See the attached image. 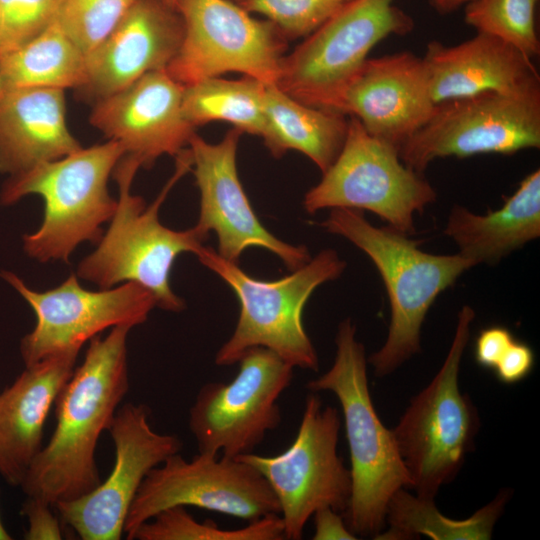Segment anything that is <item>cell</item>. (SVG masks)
Returning a JSON list of instances; mask_svg holds the SVG:
<instances>
[{
  "instance_id": "1",
  "label": "cell",
  "mask_w": 540,
  "mask_h": 540,
  "mask_svg": "<svg viewBox=\"0 0 540 540\" xmlns=\"http://www.w3.org/2000/svg\"><path fill=\"white\" fill-rule=\"evenodd\" d=\"M119 325L89 340L84 361L74 369L56 402V426L31 464L22 491L53 507L88 494L101 478L95 451L129 390L127 338Z\"/></svg>"
},
{
  "instance_id": "2",
  "label": "cell",
  "mask_w": 540,
  "mask_h": 540,
  "mask_svg": "<svg viewBox=\"0 0 540 540\" xmlns=\"http://www.w3.org/2000/svg\"><path fill=\"white\" fill-rule=\"evenodd\" d=\"M175 158L173 175L150 205L131 193L141 162L126 154L119 160L112 173L119 190L116 210L97 248L79 263L78 278L100 289L135 282L152 293L157 307L171 312L184 310V300L170 287V272L180 254L191 252L195 255L209 234L196 225L186 230H173L159 220V209L168 193L192 169L188 147Z\"/></svg>"
},
{
  "instance_id": "3",
  "label": "cell",
  "mask_w": 540,
  "mask_h": 540,
  "mask_svg": "<svg viewBox=\"0 0 540 540\" xmlns=\"http://www.w3.org/2000/svg\"><path fill=\"white\" fill-rule=\"evenodd\" d=\"M319 226L363 251L381 275L389 299L390 324L384 344L367 362L375 376L385 377L421 351V328L430 307L474 266L459 253L425 252L420 249L421 241L388 226L372 225L363 211L330 209Z\"/></svg>"
},
{
  "instance_id": "4",
  "label": "cell",
  "mask_w": 540,
  "mask_h": 540,
  "mask_svg": "<svg viewBox=\"0 0 540 540\" xmlns=\"http://www.w3.org/2000/svg\"><path fill=\"white\" fill-rule=\"evenodd\" d=\"M335 345L329 370L308 381L306 388L315 393L329 391L341 405L352 481L343 517L356 537L374 539L385 528L391 497L401 488L410 489L411 483L393 432L384 426L373 405L365 348L357 340L350 318L338 325Z\"/></svg>"
},
{
  "instance_id": "5",
  "label": "cell",
  "mask_w": 540,
  "mask_h": 540,
  "mask_svg": "<svg viewBox=\"0 0 540 540\" xmlns=\"http://www.w3.org/2000/svg\"><path fill=\"white\" fill-rule=\"evenodd\" d=\"M124 155L120 143L108 140L8 177L0 190L1 205H13L30 194L44 201L40 227L23 236L29 257L68 263L79 244L99 242L102 225L117 206L109 194V176Z\"/></svg>"
},
{
  "instance_id": "6",
  "label": "cell",
  "mask_w": 540,
  "mask_h": 540,
  "mask_svg": "<svg viewBox=\"0 0 540 540\" xmlns=\"http://www.w3.org/2000/svg\"><path fill=\"white\" fill-rule=\"evenodd\" d=\"M195 255L228 284L240 304L235 329L215 355L216 365L236 364L249 349L264 347L294 368L318 371L319 358L305 330L303 311L320 285L344 272L346 262L335 250L324 249L290 274L270 281L250 276L210 247L203 246Z\"/></svg>"
},
{
  "instance_id": "7",
  "label": "cell",
  "mask_w": 540,
  "mask_h": 540,
  "mask_svg": "<svg viewBox=\"0 0 540 540\" xmlns=\"http://www.w3.org/2000/svg\"><path fill=\"white\" fill-rule=\"evenodd\" d=\"M475 311L464 305L445 360L431 382L414 396L392 430L416 495L435 499L455 479L480 428L478 410L459 388L461 360Z\"/></svg>"
},
{
  "instance_id": "8",
  "label": "cell",
  "mask_w": 540,
  "mask_h": 540,
  "mask_svg": "<svg viewBox=\"0 0 540 540\" xmlns=\"http://www.w3.org/2000/svg\"><path fill=\"white\" fill-rule=\"evenodd\" d=\"M322 174L304 195L306 212L367 210L408 236L415 233L414 215L437 198L423 173L405 165L395 147L369 134L353 116L342 149Z\"/></svg>"
},
{
  "instance_id": "9",
  "label": "cell",
  "mask_w": 540,
  "mask_h": 540,
  "mask_svg": "<svg viewBox=\"0 0 540 540\" xmlns=\"http://www.w3.org/2000/svg\"><path fill=\"white\" fill-rule=\"evenodd\" d=\"M395 0H349L287 56L278 88L306 105L330 109L334 99L380 41L404 36L413 18Z\"/></svg>"
},
{
  "instance_id": "10",
  "label": "cell",
  "mask_w": 540,
  "mask_h": 540,
  "mask_svg": "<svg viewBox=\"0 0 540 540\" xmlns=\"http://www.w3.org/2000/svg\"><path fill=\"white\" fill-rule=\"evenodd\" d=\"M341 427L338 409L323 406L310 392L292 444L272 456L249 453L236 458L255 467L274 492L287 540L303 537L305 525L314 512L330 507L342 515L347 510L351 473L338 454Z\"/></svg>"
},
{
  "instance_id": "11",
  "label": "cell",
  "mask_w": 540,
  "mask_h": 540,
  "mask_svg": "<svg viewBox=\"0 0 540 540\" xmlns=\"http://www.w3.org/2000/svg\"><path fill=\"white\" fill-rule=\"evenodd\" d=\"M540 147V86L516 93L486 91L436 104L429 120L399 149L423 173L436 159L511 155Z\"/></svg>"
},
{
  "instance_id": "12",
  "label": "cell",
  "mask_w": 540,
  "mask_h": 540,
  "mask_svg": "<svg viewBox=\"0 0 540 540\" xmlns=\"http://www.w3.org/2000/svg\"><path fill=\"white\" fill-rule=\"evenodd\" d=\"M182 42L166 67L183 86L239 72L276 84L287 38L269 20L250 16L231 0H179Z\"/></svg>"
},
{
  "instance_id": "13",
  "label": "cell",
  "mask_w": 540,
  "mask_h": 540,
  "mask_svg": "<svg viewBox=\"0 0 540 540\" xmlns=\"http://www.w3.org/2000/svg\"><path fill=\"white\" fill-rule=\"evenodd\" d=\"M238 364L231 381L202 385L189 409L188 427L200 453L230 458L252 453L281 424L278 400L294 367L264 347L249 349Z\"/></svg>"
},
{
  "instance_id": "14",
  "label": "cell",
  "mask_w": 540,
  "mask_h": 540,
  "mask_svg": "<svg viewBox=\"0 0 540 540\" xmlns=\"http://www.w3.org/2000/svg\"><path fill=\"white\" fill-rule=\"evenodd\" d=\"M172 506H194L247 522L280 515L278 500L260 472L238 458L176 453L146 475L128 511L127 540L143 522Z\"/></svg>"
},
{
  "instance_id": "15",
  "label": "cell",
  "mask_w": 540,
  "mask_h": 540,
  "mask_svg": "<svg viewBox=\"0 0 540 540\" xmlns=\"http://www.w3.org/2000/svg\"><path fill=\"white\" fill-rule=\"evenodd\" d=\"M0 275L36 316L33 330L20 342L25 366L64 352H79L85 342L108 328L140 325L157 306L152 293L135 282L91 291L71 274L57 287L39 292L13 272L3 270Z\"/></svg>"
},
{
  "instance_id": "16",
  "label": "cell",
  "mask_w": 540,
  "mask_h": 540,
  "mask_svg": "<svg viewBox=\"0 0 540 540\" xmlns=\"http://www.w3.org/2000/svg\"><path fill=\"white\" fill-rule=\"evenodd\" d=\"M108 431L115 450L108 478L88 494L54 506L63 525L82 540L121 539L128 511L146 475L183 447L177 435L152 428L150 409L144 404L119 406Z\"/></svg>"
},
{
  "instance_id": "17",
  "label": "cell",
  "mask_w": 540,
  "mask_h": 540,
  "mask_svg": "<svg viewBox=\"0 0 540 540\" xmlns=\"http://www.w3.org/2000/svg\"><path fill=\"white\" fill-rule=\"evenodd\" d=\"M242 132L229 130L218 143H209L196 133L188 148L192 172L200 192L198 228L214 231L217 253L238 263L242 253L258 247L276 255L291 271L311 259L304 245H293L273 235L257 217L239 179L236 157Z\"/></svg>"
},
{
  "instance_id": "18",
  "label": "cell",
  "mask_w": 540,
  "mask_h": 540,
  "mask_svg": "<svg viewBox=\"0 0 540 540\" xmlns=\"http://www.w3.org/2000/svg\"><path fill=\"white\" fill-rule=\"evenodd\" d=\"M435 107L423 58L404 51L368 58L329 110L355 117L369 134L399 152Z\"/></svg>"
},
{
  "instance_id": "19",
  "label": "cell",
  "mask_w": 540,
  "mask_h": 540,
  "mask_svg": "<svg viewBox=\"0 0 540 540\" xmlns=\"http://www.w3.org/2000/svg\"><path fill=\"white\" fill-rule=\"evenodd\" d=\"M183 88L166 69L149 72L94 102L90 123L149 168L163 155L177 156L195 134L182 112Z\"/></svg>"
},
{
  "instance_id": "20",
  "label": "cell",
  "mask_w": 540,
  "mask_h": 540,
  "mask_svg": "<svg viewBox=\"0 0 540 540\" xmlns=\"http://www.w3.org/2000/svg\"><path fill=\"white\" fill-rule=\"evenodd\" d=\"M184 34L176 8L138 0L112 32L86 56V81L77 90L96 102L144 76L166 69Z\"/></svg>"
},
{
  "instance_id": "21",
  "label": "cell",
  "mask_w": 540,
  "mask_h": 540,
  "mask_svg": "<svg viewBox=\"0 0 540 540\" xmlns=\"http://www.w3.org/2000/svg\"><path fill=\"white\" fill-rule=\"evenodd\" d=\"M434 104L486 91L516 93L540 86L532 59L510 43L477 32L460 44H427L422 57Z\"/></svg>"
},
{
  "instance_id": "22",
  "label": "cell",
  "mask_w": 540,
  "mask_h": 540,
  "mask_svg": "<svg viewBox=\"0 0 540 540\" xmlns=\"http://www.w3.org/2000/svg\"><path fill=\"white\" fill-rule=\"evenodd\" d=\"M79 352L69 351L25 366L0 393V476L20 487L43 448V430L52 406L71 377Z\"/></svg>"
},
{
  "instance_id": "23",
  "label": "cell",
  "mask_w": 540,
  "mask_h": 540,
  "mask_svg": "<svg viewBox=\"0 0 540 540\" xmlns=\"http://www.w3.org/2000/svg\"><path fill=\"white\" fill-rule=\"evenodd\" d=\"M63 89L20 87L0 92V173H23L81 147L66 121Z\"/></svg>"
},
{
  "instance_id": "24",
  "label": "cell",
  "mask_w": 540,
  "mask_h": 540,
  "mask_svg": "<svg viewBox=\"0 0 540 540\" xmlns=\"http://www.w3.org/2000/svg\"><path fill=\"white\" fill-rule=\"evenodd\" d=\"M444 234L473 266L497 264L540 236V170L520 182L500 208L476 214L461 205L449 212Z\"/></svg>"
},
{
  "instance_id": "25",
  "label": "cell",
  "mask_w": 540,
  "mask_h": 540,
  "mask_svg": "<svg viewBox=\"0 0 540 540\" xmlns=\"http://www.w3.org/2000/svg\"><path fill=\"white\" fill-rule=\"evenodd\" d=\"M264 113L266 130L262 138L275 158L295 150L323 173L342 149L348 128L344 114L301 103L276 84L265 86Z\"/></svg>"
},
{
  "instance_id": "26",
  "label": "cell",
  "mask_w": 540,
  "mask_h": 540,
  "mask_svg": "<svg viewBox=\"0 0 540 540\" xmlns=\"http://www.w3.org/2000/svg\"><path fill=\"white\" fill-rule=\"evenodd\" d=\"M510 497L511 491L502 489L470 517L455 520L439 512L434 499L414 496L401 488L388 503L386 530L374 539L411 540L426 536L433 540H487Z\"/></svg>"
},
{
  "instance_id": "27",
  "label": "cell",
  "mask_w": 540,
  "mask_h": 540,
  "mask_svg": "<svg viewBox=\"0 0 540 540\" xmlns=\"http://www.w3.org/2000/svg\"><path fill=\"white\" fill-rule=\"evenodd\" d=\"M2 87L80 88L86 56L55 20L38 36L0 57Z\"/></svg>"
},
{
  "instance_id": "28",
  "label": "cell",
  "mask_w": 540,
  "mask_h": 540,
  "mask_svg": "<svg viewBox=\"0 0 540 540\" xmlns=\"http://www.w3.org/2000/svg\"><path fill=\"white\" fill-rule=\"evenodd\" d=\"M266 84L249 76L239 80L207 78L184 86L182 112L193 126L226 121L242 133L263 137Z\"/></svg>"
},
{
  "instance_id": "29",
  "label": "cell",
  "mask_w": 540,
  "mask_h": 540,
  "mask_svg": "<svg viewBox=\"0 0 540 540\" xmlns=\"http://www.w3.org/2000/svg\"><path fill=\"white\" fill-rule=\"evenodd\" d=\"M284 525L280 515H268L248 522L245 527L223 529L212 521L198 522L185 506L161 510L143 522L131 540H283Z\"/></svg>"
},
{
  "instance_id": "30",
  "label": "cell",
  "mask_w": 540,
  "mask_h": 540,
  "mask_svg": "<svg viewBox=\"0 0 540 540\" xmlns=\"http://www.w3.org/2000/svg\"><path fill=\"white\" fill-rule=\"evenodd\" d=\"M537 1L472 0L464 6V21L477 32L512 44L532 59L540 53Z\"/></svg>"
},
{
  "instance_id": "31",
  "label": "cell",
  "mask_w": 540,
  "mask_h": 540,
  "mask_svg": "<svg viewBox=\"0 0 540 540\" xmlns=\"http://www.w3.org/2000/svg\"><path fill=\"white\" fill-rule=\"evenodd\" d=\"M138 0H65L56 21L87 56Z\"/></svg>"
},
{
  "instance_id": "32",
  "label": "cell",
  "mask_w": 540,
  "mask_h": 540,
  "mask_svg": "<svg viewBox=\"0 0 540 540\" xmlns=\"http://www.w3.org/2000/svg\"><path fill=\"white\" fill-rule=\"evenodd\" d=\"M341 0H243L247 12L267 17L287 38L307 37L341 5Z\"/></svg>"
},
{
  "instance_id": "33",
  "label": "cell",
  "mask_w": 540,
  "mask_h": 540,
  "mask_svg": "<svg viewBox=\"0 0 540 540\" xmlns=\"http://www.w3.org/2000/svg\"><path fill=\"white\" fill-rule=\"evenodd\" d=\"M65 0H0V57L50 26Z\"/></svg>"
},
{
  "instance_id": "34",
  "label": "cell",
  "mask_w": 540,
  "mask_h": 540,
  "mask_svg": "<svg viewBox=\"0 0 540 540\" xmlns=\"http://www.w3.org/2000/svg\"><path fill=\"white\" fill-rule=\"evenodd\" d=\"M54 507L48 502L27 496L20 513L27 518L28 527L24 533L26 540H61L63 539L62 521L53 512Z\"/></svg>"
},
{
  "instance_id": "35",
  "label": "cell",
  "mask_w": 540,
  "mask_h": 540,
  "mask_svg": "<svg viewBox=\"0 0 540 540\" xmlns=\"http://www.w3.org/2000/svg\"><path fill=\"white\" fill-rule=\"evenodd\" d=\"M535 365V354L531 346L515 339L492 370L497 380L513 385L524 380Z\"/></svg>"
},
{
  "instance_id": "36",
  "label": "cell",
  "mask_w": 540,
  "mask_h": 540,
  "mask_svg": "<svg viewBox=\"0 0 540 540\" xmlns=\"http://www.w3.org/2000/svg\"><path fill=\"white\" fill-rule=\"evenodd\" d=\"M514 340L513 333L505 326L492 325L483 328L475 339V362L484 369L493 370Z\"/></svg>"
},
{
  "instance_id": "37",
  "label": "cell",
  "mask_w": 540,
  "mask_h": 540,
  "mask_svg": "<svg viewBox=\"0 0 540 540\" xmlns=\"http://www.w3.org/2000/svg\"><path fill=\"white\" fill-rule=\"evenodd\" d=\"M315 531L313 540L358 539L348 528L343 515L330 507H323L313 514Z\"/></svg>"
},
{
  "instance_id": "38",
  "label": "cell",
  "mask_w": 540,
  "mask_h": 540,
  "mask_svg": "<svg viewBox=\"0 0 540 540\" xmlns=\"http://www.w3.org/2000/svg\"><path fill=\"white\" fill-rule=\"evenodd\" d=\"M472 0H429L431 7L439 14H449L465 6Z\"/></svg>"
},
{
  "instance_id": "39",
  "label": "cell",
  "mask_w": 540,
  "mask_h": 540,
  "mask_svg": "<svg viewBox=\"0 0 540 540\" xmlns=\"http://www.w3.org/2000/svg\"><path fill=\"white\" fill-rule=\"evenodd\" d=\"M11 539H12V536L6 530L0 517V540H11Z\"/></svg>"
},
{
  "instance_id": "40",
  "label": "cell",
  "mask_w": 540,
  "mask_h": 540,
  "mask_svg": "<svg viewBox=\"0 0 540 540\" xmlns=\"http://www.w3.org/2000/svg\"><path fill=\"white\" fill-rule=\"evenodd\" d=\"M178 1L179 0H163L164 3L173 8H176Z\"/></svg>"
},
{
  "instance_id": "41",
  "label": "cell",
  "mask_w": 540,
  "mask_h": 540,
  "mask_svg": "<svg viewBox=\"0 0 540 540\" xmlns=\"http://www.w3.org/2000/svg\"><path fill=\"white\" fill-rule=\"evenodd\" d=\"M3 87H2V80H1V67H0V92L2 91Z\"/></svg>"
},
{
  "instance_id": "42",
  "label": "cell",
  "mask_w": 540,
  "mask_h": 540,
  "mask_svg": "<svg viewBox=\"0 0 540 540\" xmlns=\"http://www.w3.org/2000/svg\"><path fill=\"white\" fill-rule=\"evenodd\" d=\"M231 1H233V2H235L237 4H240L243 0H231Z\"/></svg>"
},
{
  "instance_id": "43",
  "label": "cell",
  "mask_w": 540,
  "mask_h": 540,
  "mask_svg": "<svg viewBox=\"0 0 540 540\" xmlns=\"http://www.w3.org/2000/svg\"><path fill=\"white\" fill-rule=\"evenodd\" d=\"M342 2H346V1H349V0H341Z\"/></svg>"
}]
</instances>
